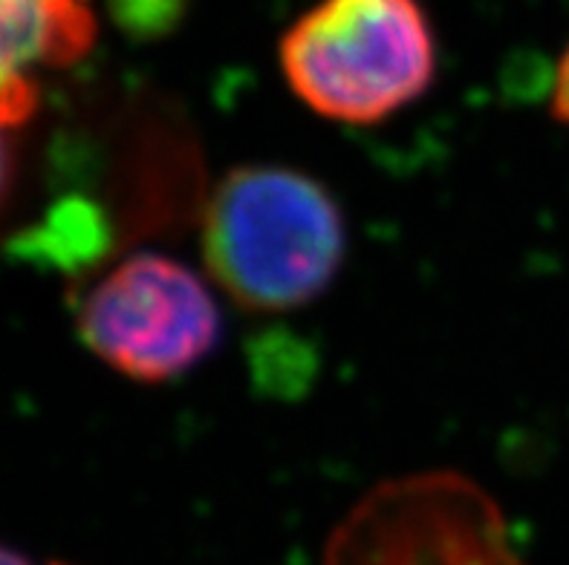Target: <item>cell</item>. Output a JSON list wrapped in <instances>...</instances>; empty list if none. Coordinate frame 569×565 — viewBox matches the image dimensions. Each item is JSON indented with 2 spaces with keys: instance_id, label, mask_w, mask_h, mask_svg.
Returning <instances> with one entry per match:
<instances>
[{
  "instance_id": "1",
  "label": "cell",
  "mask_w": 569,
  "mask_h": 565,
  "mask_svg": "<svg viewBox=\"0 0 569 565\" xmlns=\"http://www.w3.org/2000/svg\"><path fill=\"white\" fill-rule=\"evenodd\" d=\"M345 258L339 200L298 168H231L202 208L206 269L249 312L310 306L330 289Z\"/></svg>"
},
{
  "instance_id": "2",
  "label": "cell",
  "mask_w": 569,
  "mask_h": 565,
  "mask_svg": "<svg viewBox=\"0 0 569 565\" xmlns=\"http://www.w3.org/2000/svg\"><path fill=\"white\" fill-rule=\"evenodd\" d=\"M278 61L312 113L376 124L428 93L437 38L419 0H318L283 32Z\"/></svg>"
},
{
  "instance_id": "3",
  "label": "cell",
  "mask_w": 569,
  "mask_h": 565,
  "mask_svg": "<svg viewBox=\"0 0 569 565\" xmlns=\"http://www.w3.org/2000/svg\"><path fill=\"white\" fill-rule=\"evenodd\" d=\"M321 565H527L498 500L457 471L397 476L356 502Z\"/></svg>"
},
{
  "instance_id": "4",
  "label": "cell",
  "mask_w": 569,
  "mask_h": 565,
  "mask_svg": "<svg viewBox=\"0 0 569 565\" xmlns=\"http://www.w3.org/2000/svg\"><path fill=\"white\" fill-rule=\"evenodd\" d=\"M79 335L124 379L162 384L209 359L223 335V315L191 265L148 251L87 289Z\"/></svg>"
},
{
  "instance_id": "5",
  "label": "cell",
  "mask_w": 569,
  "mask_h": 565,
  "mask_svg": "<svg viewBox=\"0 0 569 565\" xmlns=\"http://www.w3.org/2000/svg\"><path fill=\"white\" fill-rule=\"evenodd\" d=\"M96 41L93 0H0V124L38 108V70L76 64Z\"/></svg>"
},
{
  "instance_id": "6",
  "label": "cell",
  "mask_w": 569,
  "mask_h": 565,
  "mask_svg": "<svg viewBox=\"0 0 569 565\" xmlns=\"http://www.w3.org/2000/svg\"><path fill=\"white\" fill-rule=\"evenodd\" d=\"M552 113L558 122L569 128V47L563 50L561 61L556 67V79H552Z\"/></svg>"
},
{
  "instance_id": "7",
  "label": "cell",
  "mask_w": 569,
  "mask_h": 565,
  "mask_svg": "<svg viewBox=\"0 0 569 565\" xmlns=\"http://www.w3.org/2000/svg\"><path fill=\"white\" fill-rule=\"evenodd\" d=\"M7 182H9V148H7V139H3V124H0V196L7 191Z\"/></svg>"
},
{
  "instance_id": "8",
  "label": "cell",
  "mask_w": 569,
  "mask_h": 565,
  "mask_svg": "<svg viewBox=\"0 0 569 565\" xmlns=\"http://www.w3.org/2000/svg\"><path fill=\"white\" fill-rule=\"evenodd\" d=\"M0 565H29V563L21 557V554H14L12 548L0 545Z\"/></svg>"
},
{
  "instance_id": "9",
  "label": "cell",
  "mask_w": 569,
  "mask_h": 565,
  "mask_svg": "<svg viewBox=\"0 0 569 565\" xmlns=\"http://www.w3.org/2000/svg\"><path fill=\"white\" fill-rule=\"evenodd\" d=\"M56 565H64V563H56Z\"/></svg>"
}]
</instances>
